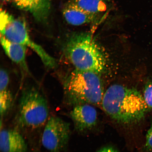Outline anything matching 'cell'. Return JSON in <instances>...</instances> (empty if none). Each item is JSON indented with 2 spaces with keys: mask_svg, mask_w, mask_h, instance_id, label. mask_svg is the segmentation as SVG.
<instances>
[{
  "mask_svg": "<svg viewBox=\"0 0 152 152\" xmlns=\"http://www.w3.org/2000/svg\"><path fill=\"white\" fill-rule=\"evenodd\" d=\"M102 105L112 118L125 124L139 122L148 109L143 96L138 91L119 84L111 85L107 89Z\"/></svg>",
  "mask_w": 152,
  "mask_h": 152,
  "instance_id": "6da1fadb",
  "label": "cell"
},
{
  "mask_svg": "<svg viewBox=\"0 0 152 152\" xmlns=\"http://www.w3.org/2000/svg\"><path fill=\"white\" fill-rule=\"evenodd\" d=\"M64 52L75 69L98 74L105 69L106 60L103 51L90 34L72 35L64 45Z\"/></svg>",
  "mask_w": 152,
  "mask_h": 152,
  "instance_id": "7a4b0ae2",
  "label": "cell"
},
{
  "mask_svg": "<svg viewBox=\"0 0 152 152\" xmlns=\"http://www.w3.org/2000/svg\"><path fill=\"white\" fill-rule=\"evenodd\" d=\"M98 74L75 69L66 78L64 90L68 103L75 106L83 104H102L103 87Z\"/></svg>",
  "mask_w": 152,
  "mask_h": 152,
  "instance_id": "3957f363",
  "label": "cell"
},
{
  "mask_svg": "<svg viewBox=\"0 0 152 152\" xmlns=\"http://www.w3.org/2000/svg\"><path fill=\"white\" fill-rule=\"evenodd\" d=\"M49 113L45 96L37 88L29 87L22 93L16 122L20 128L34 130L45 124Z\"/></svg>",
  "mask_w": 152,
  "mask_h": 152,
  "instance_id": "277c9868",
  "label": "cell"
},
{
  "mask_svg": "<svg viewBox=\"0 0 152 152\" xmlns=\"http://www.w3.org/2000/svg\"><path fill=\"white\" fill-rule=\"evenodd\" d=\"M0 30L1 35L9 40L30 47L42 61L49 58V54L46 51L30 39L25 22L21 19L15 18L2 9L0 12Z\"/></svg>",
  "mask_w": 152,
  "mask_h": 152,
  "instance_id": "5b68a950",
  "label": "cell"
},
{
  "mask_svg": "<svg viewBox=\"0 0 152 152\" xmlns=\"http://www.w3.org/2000/svg\"><path fill=\"white\" fill-rule=\"evenodd\" d=\"M71 135L70 124L60 118H49L41 138L43 147L49 152H63L67 149Z\"/></svg>",
  "mask_w": 152,
  "mask_h": 152,
  "instance_id": "8992f818",
  "label": "cell"
},
{
  "mask_svg": "<svg viewBox=\"0 0 152 152\" xmlns=\"http://www.w3.org/2000/svg\"><path fill=\"white\" fill-rule=\"evenodd\" d=\"M69 116L76 131L83 132L92 129L97 121V113L95 108L87 104L75 106Z\"/></svg>",
  "mask_w": 152,
  "mask_h": 152,
  "instance_id": "52a82bcc",
  "label": "cell"
},
{
  "mask_svg": "<svg viewBox=\"0 0 152 152\" xmlns=\"http://www.w3.org/2000/svg\"><path fill=\"white\" fill-rule=\"evenodd\" d=\"M25 140L15 129H1L0 151L1 152H27Z\"/></svg>",
  "mask_w": 152,
  "mask_h": 152,
  "instance_id": "ba28073f",
  "label": "cell"
},
{
  "mask_svg": "<svg viewBox=\"0 0 152 152\" xmlns=\"http://www.w3.org/2000/svg\"><path fill=\"white\" fill-rule=\"evenodd\" d=\"M18 8L30 13L36 20L45 21L50 14V0H14Z\"/></svg>",
  "mask_w": 152,
  "mask_h": 152,
  "instance_id": "9c48e42d",
  "label": "cell"
},
{
  "mask_svg": "<svg viewBox=\"0 0 152 152\" xmlns=\"http://www.w3.org/2000/svg\"><path fill=\"white\" fill-rule=\"evenodd\" d=\"M63 15L66 22L71 25L79 26L90 23L96 20L97 15L87 12L75 2L66 6Z\"/></svg>",
  "mask_w": 152,
  "mask_h": 152,
  "instance_id": "30bf717a",
  "label": "cell"
},
{
  "mask_svg": "<svg viewBox=\"0 0 152 152\" xmlns=\"http://www.w3.org/2000/svg\"><path fill=\"white\" fill-rule=\"evenodd\" d=\"M2 46L7 56L17 64L26 71L28 68L26 61L27 47L24 45L12 42L1 35Z\"/></svg>",
  "mask_w": 152,
  "mask_h": 152,
  "instance_id": "8fae6325",
  "label": "cell"
},
{
  "mask_svg": "<svg viewBox=\"0 0 152 152\" xmlns=\"http://www.w3.org/2000/svg\"><path fill=\"white\" fill-rule=\"evenodd\" d=\"M74 2L87 12L94 15L103 12L107 9V0H75Z\"/></svg>",
  "mask_w": 152,
  "mask_h": 152,
  "instance_id": "7c38bea8",
  "label": "cell"
},
{
  "mask_svg": "<svg viewBox=\"0 0 152 152\" xmlns=\"http://www.w3.org/2000/svg\"><path fill=\"white\" fill-rule=\"evenodd\" d=\"M12 104V96L8 89L0 91V113L1 119L8 113Z\"/></svg>",
  "mask_w": 152,
  "mask_h": 152,
  "instance_id": "4fadbf2b",
  "label": "cell"
},
{
  "mask_svg": "<svg viewBox=\"0 0 152 152\" xmlns=\"http://www.w3.org/2000/svg\"><path fill=\"white\" fill-rule=\"evenodd\" d=\"M143 96L148 109L152 110V82L146 85Z\"/></svg>",
  "mask_w": 152,
  "mask_h": 152,
  "instance_id": "5bb4252c",
  "label": "cell"
},
{
  "mask_svg": "<svg viewBox=\"0 0 152 152\" xmlns=\"http://www.w3.org/2000/svg\"><path fill=\"white\" fill-rule=\"evenodd\" d=\"M9 82L8 73L4 69H1L0 72V91L7 89Z\"/></svg>",
  "mask_w": 152,
  "mask_h": 152,
  "instance_id": "9a60e30c",
  "label": "cell"
},
{
  "mask_svg": "<svg viewBox=\"0 0 152 152\" xmlns=\"http://www.w3.org/2000/svg\"><path fill=\"white\" fill-rule=\"evenodd\" d=\"M145 149L148 151H152V124L146 135Z\"/></svg>",
  "mask_w": 152,
  "mask_h": 152,
  "instance_id": "2e32d148",
  "label": "cell"
},
{
  "mask_svg": "<svg viewBox=\"0 0 152 152\" xmlns=\"http://www.w3.org/2000/svg\"><path fill=\"white\" fill-rule=\"evenodd\" d=\"M97 152H118L113 147H106L102 148Z\"/></svg>",
  "mask_w": 152,
  "mask_h": 152,
  "instance_id": "e0dca14e",
  "label": "cell"
},
{
  "mask_svg": "<svg viewBox=\"0 0 152 152\" xmlns=\"http://www.w3.org/2000/svg\"><path fill=\"white\" fill-rule=\"evenodd\" d=\"M3 1H4L8 2L10 1L11 0H3Z\"/></svg>",
  "mask_w": 152,
  "mask_h": 152,
  "instance_id": "ac0fdd59",
  "label": "cell"
}]
</instances>
